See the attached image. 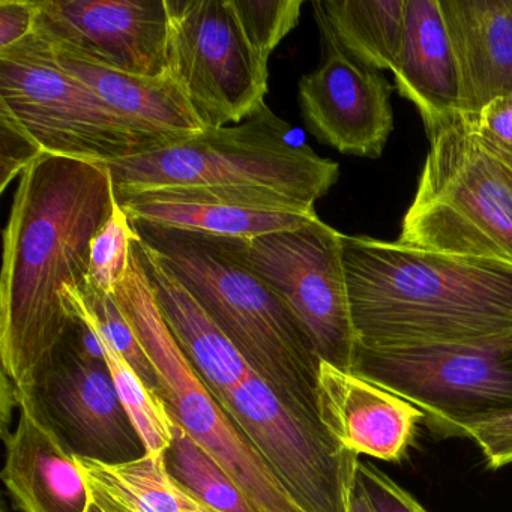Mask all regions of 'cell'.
<instances>
[{"mask_svg": "<svg viewBox=\"0 0 512 512\" xmlns=\"http://www.w3.org/2000/svg\"><path fill=\"white\" fill-rule=\"evenodd\" d=\"M430 149L397 242L416 250L512 266V181L461 116Z\"/></svg>", "mask_w": 512, "mask_h": 512, "instance_id": "obj_6", "label": "cell"}, {"mask_svg": "<svg viewBox=\"0 0 512 512\" xmlns=\"http://www.w3.org/2000/svg\"><path fill=\"white\" fill-rule=\"evenodd\" d=\"M47 43L62 70L85 83L134 133L158 149L185 142L206 130L187 95L167 74L145 77L122 73Z\"/></svg>", "mask_w": 512, "mask_h": 512, "instance_id": "obj_19", "label": "cell"}, {"mask_svg": "<svg viewBox=\"0 0 512 512\" xmlns=\"http://www.w3.org/2000/svg\"><path fill=\"white\" fill-rule=\"evenodd\" d=\"M137 238L139 236L130 217L116 197L109 220L91 242L89 283L101 292L113 295L119 281L124 280L130 269L131 250Z\"/></svg>", "mask_w": 512, "mask_h": 512, "instance_id": "obj_26", "label": "cell"}, {"mask_svg": "<svg viewBox=\"0 0 512 512\" xmlns=\"http://www.w3.org/2000/svg\"><path fill=\"white\" fill-rule=\"evenodd\" d=\"M116 194L103 164L43 155L22 176L4 230L0 278L2 376L31 388L71 323L64 290L89 275L91 242Z\"/></svg>", "mask_w": 512, "mask_h": 512, "instance_id": "obj_1", "label": "cell"}, {"mask_svg": "<svg viewBox=\"0 0 512 512\" xmlns=\"http://www.w3.org/2000/svg\"><path fill=\"white\" fill-rule=\"evenodd\" d=\"M131 223L278 397L301 415L322 421L319 356L289 307L245 265L238 238Z\"/></svg>", "mask_w": 512, "mask_h": 512, "instance_id": "obj_4", "label": "cell"}, {"mask_svg": "<svg viewBox=\"0 0 512 512\" xmlns=\"http://www.w3.org/2000/svg\"><path fill=\"white\" fill-rule=\"evenodd\" d=\"M482 145H484L485 149H487V151L490 152V154L493 155L500 164H502L503 169L506 170V173H508L509 178H511L512 181V155L508 154V152L500 151V149L494 148V146L488 145V143L482 142Z\"/></svg>", "mask_w": 512, "mask_h": 512, "instance_id": "obj_34", "label": "cell"}, {"mask_svg": "<svg viewBox=\"0 0 512 512\" xmlns=\"http://www.w3.org/2000/svg\"><path fill=\"white\" fill-rule=\"evenodd\" d=\"M116 197L130 220L227 238H259L319 217L314 206L263 187H173Z\"/></svg>", "mask_w": 512, "mask_h": 512, "instance_id": "obj_15", "label": "cell"}, {"mask_svg": "<svg viewBox=\"0 0 512 512\" xmlns=\"http://www.w3.org/2000/svg\"><path fill=\"white\" fill-rule=\"evenodd\" d=\"M466 121L482 142L512 155V92L491 101L475 118Z\"/></svg>", "mask_w": 512, "mask_h": 512, "instance_id": "obj_31", "label": "cell"}, {"mask_svg": "<svg viewBox=\"0 0 512 512\" xmlns=\"http://www.w3.org/2000/svg\"><path fill=\"white\" fill-rule=\"evenodd\" d=\"M323 26L346 55L374 71H394L406 31L407 0L313 2Z\"/></svg>", "mask_w": 512, "mask_h": 512, "instance_id": "obj_22", "label": "cell"}, {"mask_svg": "<svg viewBox=\"0 0 512 512\" xmlns=\"http://www.w3.org/2000/svg\"><path fill=\"white\" fill-rule=\"evenodd\" d=\"M356 476L361 481L374 512H428L409 491L370 463L359 461Z\"/></svg>", "mask_w": 512, "mask_h": 512, "instance_id": "obj_29", "label": "cell"}, {"mask_svg": "<svg viewBox=\"0 0 512 512\" xmlns=\"http://www.w3.org/2000/svg\"><path fill=\"white\" fill-rule=\"evenodd\" d=\"M89 512H97V511H95V509L92 508V506H91V511H89Z\"/></svg>", "mask_w": 512, "mask_h": 512, "instance_id": "obj_36", "label": "cell"}, {"mask_svg": "<svg viewBox=\"0 0 512 512\" xmlns=\"http://www.w3.org/2000/svg\"><path fill=\"white\" fill-rule=\"evenodd\" d=\"M358 344L397 350L512 338V266L343 236Z\"/></svg>", "mask_w": 512, "mask_h": 512, "instance_id": "obj_2", "label": "cell"}, {"mask_svg": "<svg viewBox=\"0 0 512 512\" xmlns=\"http://www.w3.org/2000/svg\"><path fill=\"white\" fill-rule=\"evenodd\" d=\"M320 419L349 451L400 461L425 415L400 395L320 361L317 377Z\"/></svg>", "mask_w": 512, "mask_h": 512, "instance_id": "obj_17", "label": "cell"}, {"mask_svg": "<svg viewBox=\"0 0 512 512\" xmlns=\"http://www.w3.org/2000/svg\"><path fill=\"white\" fill-rule=\"evenodd\" d=\"M37 14V0H0V50L35 34Z\"/></svg>", "mask_w": 512, "mask_h": 512, "instance_id": "obj_32", "label": "cell"}, {"mask_svg": "<svg viewBox=\"0 0 512 512\" xmlns=\"http://www.w3.org/2000/svg\"><path fill=\"white\" fill-rule=\"evenodd\" d=\"M25 391L77 457L118 464L145 454L106 362L86 361L62 343Z\"/></svg>", "mask_w": 512, "mask_h": 512, "instance_id": "obj_13", "label": "cell"}, {"mask_svg": "<svg viewBox=\"0 0 512 512\" xmlns=\"http://www.w3.org/2000/svg\"><path fill=\"white\" fill-rule=\"evenodd\" d=\"M14 388V386H13ZM19 419L5 439V487L22 512H89L91 494L76 455L32 395L14 388Z\"/></svg>", "mask_w": 512, "mask_h": 512, "instance_id": "obj_16", "label": "cell"}, {"mask_svg": "<svg viewBox=\"0 0 512 512\" xmlns=\"http://www.w3.org/2000/svg\"><path fill=\"white\" fill-rule=\"evenodd\" d=\"M460 437H467L479 446L490 469L512 464V412L466 425Z\"/></svg>", "mask_w": 512, "mask_h": 512, "instance_id": "obj_30", "label": "cell"}, {"mask_svg": "<svg viewBox=\"0 0 512 512\" xmlns=\"http://www.w3.org/2000/svg\"><path fill=\"white\" fill-rule=\"evenodd\" d=\"M164 454L173 478L215 511L254 512L224 467L178 424H175L172 443Z\"/></svg>", "mask_w": 512, "mask_h": 512, "instance_id": "obj_23", "label": "cell"}, {"mask_svg": "<svg viewBox=\"0 0 512 512\" xmlns=\"http://www.w3.org/2000/svg\"><path fill=\"white\" fill-rule=\"evenodd\" d=\"M65 299L70 307L88 317L101 337L119 353L139 374L146 386L158 394V377L148 353L143 349L130 320L119 307L115 295L101 292L89 283L88 278L80 286H67Z\"/></svg>", "mask_w": 512, "mask_h": 512, "instance_id": "obj_24", "label": "cell"}, {"mask_svg": "<svg viewBox=\"0 0 512 512\" xmlns=\"http://www.w3.org/2000/svg\"><path fill=\"white\" fill-rule=\"evenodd\" d=\"M35 32L68 52L136 76L167 74L166 0H37Z\"/></svg>", "mask_w": 512, "mask_h": 512, "instance_id": "obj_12", "label": "cell"}, {"mask_svg": "<svg viewBox=\"0 0 512 512\" xmlns=\"http://www.w3.org/2000/svg\"><path fill=\"white\" fill-rule=\"evenodd\" d=\"M353 373L410 401L436 436L512 412V338L473 346L356 347Z\"/></svg>", "mask_w": 512, "mask_h": 512, "instance_id": "obj_9", "label": "cell"}, {"mask_svg": "<svg viewBox=\"0 0 512 512\" xmlns=\"http://www.w3.org/2000/svg\"><path fill=\"white\" fill-rule=\"evenodd\" d=\"M322 62L299 80L305 127L323 145L353 157L379 158L394 131L391 85L350 58L319 26Z\"/></svg>", "mask_w": 512, "mask_h": 512, "instance_id": "obj_14", "label": "cell"}, {"mask_svg": "<svg viewBox=\"0 0 512 512\" xmlns=\"http://www.w3.org/2000/svg\"><path fill=\"white\" fill-rule=\"evenodd\" d=\"M145 271L158 308L215 400L302 512H347L359 455L287 406L157 256Z\"/></svg>", "mask_w": 512, "mask_h": 512, "instance_id": "obj_3", "label": "cell"}, {"mask_svg": "<svg viewBox=\"0 0 512 512\" xmlns=\"http://www.w3.org/2000/svg\"><path fill=\"white\" fill-rule=\"evenodd\" d=\"M76 458L97 512H218L173 478L164 452L118 464Z\"/></svg>", "mask_w": 512, "mask_h": 512, "instance_id": "obj_21", "label": "cell"}, {"mask_svg": "<svg viewBox=\"0 0 512 512\" xmlns=\"http://www.w3.org/2000/svg\"><path fill=\"white\" fill-rule=\"evenodd\" d=\"M0 107L47 155L104 164L158 149L85 83L62 70L52 47L37 32L0 50Z\"/></svg>", "mask_w": 512, "mask_h": 512, "instance_id": "obj_8", "label": "cell"}, {"mask_svg": "<svg viewBox=\"0 0 512 512\" xmlns=\"http://www.w3.org/2000/svg\"><path fill=\"white\" fill-rule=\"evenodd\" d=\"M167 76L206 128L238 125L265 103L268 62L248 41L232 0H166Z\"/></svg>", "mask_w": 512, "mask_h": 512, "instance_id": "obj_10", "label": "cell"}, {"mask_svg": "<svg viewBox=\"0 0 512 512\" xmlns=\"http://www.w3.org/2000/svg\"><path fill=\"white\" fill-rule=\"evenodd\" d=\"M113 295L154 365L158 395L173 422L224 467L254 512H302L182 352L158 308L134 242L130 269Z\"/></svg>", "mask_w": 512, "mask_h": 512, "instance_id": "obj_7", "label": "cell"}, {"mask_svg": "<svg viewBox=\"0 0 512 512\" xmlns=\"http://www.w3.org/2000/svg\"><path fill=\"white\" fill-rule=\"evenodd\" d=\"M457 67L460 115L512 92V0H439Z\"/></svg>", "mask_w": 512, "mask_h": 512, "instance_id": "obj_18", "label": "cell"}, {"mask_svg": "<svg viewBox=\"0 0 512 512\" xmlns=\"http://www.w3.org/2000/svg\"><path fill=\"white\" fill-rule=\"evenodd\" d=\"M392 74L398 95L418 110L427 137L461 118L457 67L439 0H407L403 46Z\"/></svg>", "mask_w": 512, "mask_h": 512, "instance_id": "obj_20", "label": "cell"}, {"mask_svg": "<svg viewBox=\"0 0 512 512\" xmlns=\"http://www.w3.org/2000/svg\"><path fill=\"white\" fill-rule=\"evenodd\" d=\"M347 512H374L373 506H371L370 500H368L367 493H365L364 487H362L361 481H359L356 475L352 488H350Z\"/></svg>", "mask_w": 512, "mask_h": 512, "instance_id": "obj_33", "label": "cell"}, {"mask_svg": "<svg viewBox=\"0 0 512 512\" xmlns=\"http://www.w3.org/2000/svg\"><path fill=\"white\" fill-rule=\"evenodd\" d=\"M239 23L262 58L269 61L278 44L298 26L302 0H232Z\"/></svg>", "mask_w": 512, "mask_h": 512, "instance_id": "obj_27", "label": "cell"}, {"mask_svg": "<svg viewBox=\"0 0 512 512\" xmlns=\"http://www.w3.org/2000/svg\"><path fill=\"white\" fill-rule=\"evenodd\" d=\"M0 193H5L8 185L20 178L35 161L46 152L35 142L34 137L0 107Z\"/></svg>", "mask_w": 512, "mask_h": 512, "instance_id": "obj_28", "label": "cell"}, {"mask_svg": "<svg viewBox=\"0 0 512 512\" xmlns=\"http://www.w3.org/2000/svg\"><path fill=\"white\" fill-rule=\"evenodd\" d=\"M2 512H11V511H8L7 506L4 505V508H2Z\"/></svg>", "mask_w": 512, "mask_h": 512, "instance_id": "obj_35", "label": "cell"}, {"mask_svg": "<svg viewBox=\"0 0 512 512\" xmlns=\"http://www.w3.org/2000/svg\"><path fill=\"white\" fill-rule=\"evenodd\" d=\"M116 196L173 187H263L307 205L329 193L340 166L292 139V127L266 104L238 125L136 157L104 163Z\"/></svg>", "mask_w": 512, "mask_h": 512, "instance_id": "obj_5", "label": "cell"}, {"mask_svg": "<svg viewBox=\"0 0 512 512\" xmlns=\"http://www.w3.org/2000/svg\"><path fill=\"white\" fill-rule=\"evenodd\" d=\"M100 338L110 376L131 422L139 433L146 454H163L173 440L175 422L172 416L167 412L160 395L152 392L122 355H119L101 335Z\"/></svg>", "mask_w": 512, "mask_h": 512, "instance_id": "obj_25", "label": "cell"}, {"mask_svg": "<svg viewBox=\"0 0 512 512\" xmlns=\"http://www.w3.org/2000/svg\"><path fill=\"white\" fill-rule=\"evenodd\" d=\"M343 236L317 217L298 229L238 238V251L292 311L320 361L353 373L358 338L347 295Z\"/></svg>", "mask_w": 512, "mask_h": 512, "instance_id": "obj_11", "label": "cell"}]
</instances>
